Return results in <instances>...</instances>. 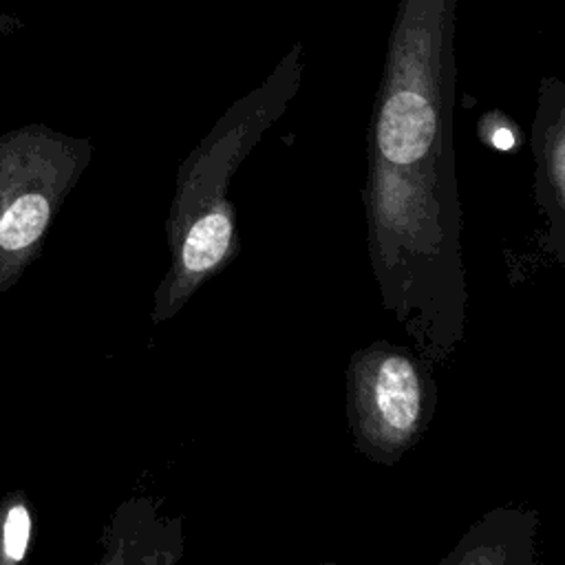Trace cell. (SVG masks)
<instances>
[{
	"label": "cell",
	"mask_w": 565,
	"mask_h": 565,
	"mask_svg": "<svg viewBox=\"0 0 565 565\" xmlns=\"http://www.w3.org/2000/svg\"><path fill=\"white\" fill-rule=\"evenodd\" d=\"M422 377L402 353L373 355L358 373V415L377 444L408 441L422 422Z\"/></svg>",
	"instance_id": "1"
},
{
	"label": "cell",
	"mask_w": 565,
	"mask_h": 565,
	"mask_svg": "<svg viewBox=\"0 0 565 565\" xmlns=\"http://www.w3.org/2000/svg\"><path fill=\"white\" fill-rule=\"evenodd\" d=\"M232 214L223 207L203 212L188 234L179 252V267L183 276L196 280L223 263L232 247Z\"/></svg>",
	"instance_id": "2"
},
{
	"label": "cell",
	"mask_w": 565,
	"mask_h": 565,
	"mask_svg": "<svg viewBox=\"0 0 565 565\" xmlns=\"http://www.w3.org/2000/svg\"><path fill=\"white\" fill-rule=\"evenodd\" d=\"M49 201L40 194H24L9 205L0 218V245L4 249L29 247L46 227Z\"/></svg>",
	"instance_id": "3"
},
{
	"label": "cell",
	"mask_w": 565,
	"mask_h": 565,
	"mask_svg": "<svg viewBox=\"0 0 565 565\" xmlns=\"http://www.w3.org/2000/svg\"><path fill=\"white\" fill-rule=\"evenodd\" d=\"M29 530H31L29 512L20 505L13 508L4 523V550L13 561H20L24 556V550L29 543Z\"/></svg>",
	"instance_id": "4"
},
{
	"label": "cell",
	"mask_w": 565,
	"mask_h": 565,
	"mask_svg": "<svg viewBox=\"0 0 565 565\" xmlns=\"http://www.w3.org/2000/svg\"><path fill=\"white\" fill-rule=\"evenodd\" d=\"M490 143L499 150H510L514 143H516V137H514V130L512 126H508V121H501L497 126H492L490 130Z\"/></svg>",
	"instance_id": "5"
},
{
	"label": "cell",
	"mask_w": 565,
	"mask_h": 565,
	"mask_svg": "<svg viewBox=\"0 0 565 565\" xmlns=\"http://www.w3.org/2000/svg\"><path fill=\"white\" fill-rule=\"evenodd\" d=\"M22 26H24V22H22L18 15L0 11V35L13 33V31H18V29H22Z\"/></svg>",
	"instance_id": "6"
}]
</instances>
